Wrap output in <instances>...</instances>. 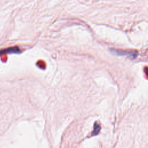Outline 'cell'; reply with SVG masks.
I'll use <instances>...</instances> for the list:
<instances>
[{"label":"cell","instance_id":"3957f363","mask_svg":"<svg viewBox=\"0 0 148 148\" xmlns=\"http://www.w3.org/2000/svg\"><path fill=\"white\" fill-rule=\"evenodd\" d=\"M101 129V125L97 123V122H95V123L94 124V126H93V130L91 132V136H95L97 135H98L99 134V132H100Z\"/></svg>","mask_w":148,"mask_h":148},{"label":"cell","instance_id":"6da1fadb","mask_svg":"<svg viewBox=\"0 0 148 148\" xmlns=\"http://www.w3.org/2000/svg\"><path fill=\"white\" fill-rule=\"evenodd\" d=\"M110 51L117 56H127L129 58L132 60L136 58L138 55V51H134V50L130 51V50H123L112 49H110Z\"/></svg>","mask_w":148,"mask_h":148},{"label":"cell","instance_id":"7a4b0ae2","mask_svg":"<svg viewBox=\"0 0 148 148\" xmlns=\"http://www.w3.org/2000/svg\"><path fill=\"white\" fill-rule=\"evenodd\" d=\"M20 52V49L17 46L10 47L8 49L2 50L0 51V54H5V53H18Z\"/></svg>","mask_w":148,"mask_h":148}]
</instances>
